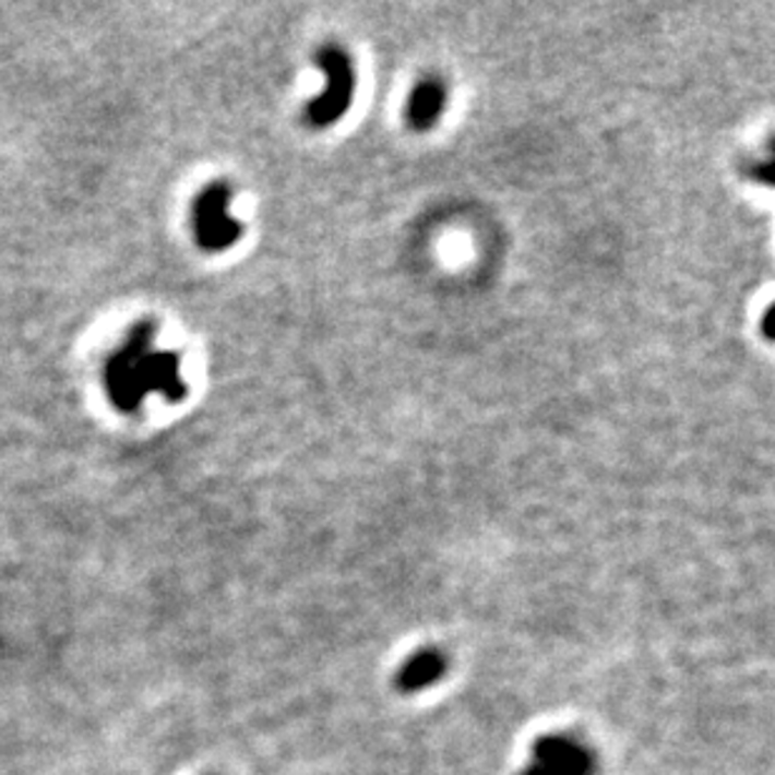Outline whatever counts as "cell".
I'll use <instances>...</instances> for the list:
<instances>
[{
  "label": "cell",
  "mask_w": 775,
  "mask_h": 775,
  "mask_svg": "<svg viewBox=\"0 0 775 775\" xmlns=\"http://www.w3.org/2000/svg\"><path fill=\"white\" fill-rule=\"evenodd\" d=\"M444 108V91L437 81H425L409 98L407 118L415 129H429Z\"/></svg>",
  "instance_id": "obj_4"
},
{
  "label": "cell",
  "mask_w": 775,
  "mask_h": 775,
  "mask_svg": "<svg viewBox=\"0 0 775 775\" xmlns=\"http://www.w3.org/2000/svg\"><path fill=\"white\" fill-rule=\"evenodd\" d=\"M537 768L529 775H585L589 758L564 738H545L537 746Z\"/></svg>",
  "instance_id": "obj_3"
},
{
  "label": "cell",
  "mask_w": 775,
  "mask_h": 775,
  "mask_svg": "<svg viewBox=\"0 0 775 775\" xmlns=\"http://www.w3.org/2000/svg\"><path fill=\"white\" fill-rule=\"evenodd\" d=\"M226 204H229V189L224 183L208 187L196 201V239L199 247L208 251L226 249L239 236V224L226 216Z\"/></svg>",
  "instance_id": "obj_1"
},
{
  "label": "cell",
  "mask_w": 775,
  "mask_h": 775,
  "mask_svg": "<svg viewBox=\"0 0 775 775\" xmlns=\"http://www.w3.org/2000/svg\"><path fill=\"white\" fill-rule=\"evenodd\" d=\"M319 63L330 75V91L317 100V104L309 106V121L317 126L332 123L334 118H339L344 114V108L349 106L351 91H354V71L349 58L336 48H326L322 56H319Z\"/></svg>",
  "instance_id": "obj_2"
},
{
  "label": "cell",
  "mask_w": 775,
  "mask_h": 775,
  "mask_svg": "<svg viewBox=\"0 0 775 775\" xmlns=\"http://www.w3.org/2000/svg\"><path fill=\"white\" fill-rule=\"evenodd\" d=\"M444 672V658L440 653L427 651L419 653L417 658H412L404 670L400 672V688L404 690H419L432 685L434 680H440Z\"/></svg>",
  "instance_id": "obj_5"
}]
</instances>
